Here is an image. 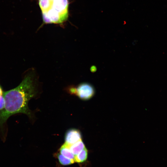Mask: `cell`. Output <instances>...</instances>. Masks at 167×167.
Returning a JSON list of instances; mask_svg holds the SVG:
<instances>
[{
	"label": "cell",
	"mask_w": 167,
	"mask_h": 167,
	"mask_svg": "<svg viewBox=\"0 0 167 167\" xmlns=\"http://www.w3.org/2000/svg\"><path fill=\"white\" fill-rule=\"evenodd\" d=\"M40 82L34 69H30L17 87L4 92V104L0 111V127L11 116L19 113L32 117L28 107L29 101L36 94Z\"/></svg>",
	"instance_id": "obj_1"
},
{
	"label": "cell",
	"mask_w": 167,
	"mask_h": 167,
	"mask_svg": "<svg viewBox=\"0 0 167 167\" xmlns=\"http://www.w3.org/2000/svg\"><path fill=\"white\" fill-rule=\"evenodd\" d=\"M47 11L41 12L44 24H60L66 21L68 17V0H50Z\"/></svg>",
	"instance_id": "obj_2"
},
{
	"label": "cell",
	"mask_w": 167,
	"mask_h": 167,
	"mask_svg": "<svg viewBox=\"0 0 167 167\" xmlns=\"http://www.w3.org/2000/svg\"><path fill=\"white\" fill-rule=\"evenodd\" d=\"M66 89L70 94L76 95L83 100L91 99L95 93L93 87L87 83H82L76 86H70Z\"/></svg>",
	"instance_id": "obj_3"
},
{
	"label": "cell",
	"mask_w": 167,
	"mask_h": 167,
	"mask_svg": "<svg viewBox=\"0 0 167 167\" xmlns=\"http://www.w3.org/2000/svg\"><path fill=\"white\" fill-rule=\"evenodd\" d=\"M81 136V133L79 130L70 129L65 134V143L69 145H71L82 139Z\"/></svg>",
	"instance_id": "obj_4"
},
{
	"label": "cell",
	"mask_w": 167,
	"mask_h": 167,
	"mask_svg": "<svg viewBox=\"0 0 167 167\" xmlns=\"http://www.w3.org/2000/svg\"><path fill=\"white\" fill-rule=\"evenodd\" d=\"M59 153L63 156L74 161L75 155L71 151L69 145L65 143L60 148Z\"/></svg>",
	"instance_id": "obj_5"
},
{
	"label": "cell",
	"mask_w": 167,
	"mask_h": 167,
	"mask_svg": "<svg viewBox=\"0 0 167 167\" xmlns=\"http://www.w3.org/2000/svg\"><path fill=\"white\" fill-rule=\"evenodd\" d=\"M69 147L71 151L75 156L86 148L82 139L69 145Z\"/></svg>",
	"instance_id": "obj_6"
},
{
	"label": "cell",
	"mask_w": 167,
	"mask_h": 167,
	"mask_svg": "<svg viewBox=\"0 0 167 167\" xmlns=\"http://www.w3.org/2000/svg\"><path fill=\"white\" fill-rule=\"evenodd\" d=\"M88 156V151L85 148L76 155L75 156L74 161L78 163H83L86 161Z\"/></svg>",
	"instance_id": "obj_7"
},
{
	"label": "cell",
	"mask_w": 167,
	"mask_h": 167,
	"mask_svg": "<svg viewBox=\"0 0 167 167\" xmlns=\"http://www.w3.org/2000/svg\"><path fill=\"white\" fill-rule=\"evenodd\" d=\"M56 156L60 163L63 165H70L75 162L74 160L63 156L60 153L57 154Z\"/></svg>",
	"instance_id": "obj_8"
},
{
	"label": "cell",
	"mask_w": 167,
	"mask_h": 167,
	"mask_svg": "<svg viewBox=\"0 0 167 167\" xmlns=\"http://www.w3.org/2000/svg\"><path fill=\"white\" fill-rule=\"evenodd\" d=\"M4 92L0 85V111L3 108L4 104Z\"/></svg>",
	"instance_id": "obj_9"
},
{
	"label": "cell",
	"mask_w": 167,
	"mask_h": 167,
	"mask_svg": "<svg viewBox=\"0 0 167 167\" xmlns=\"http://www.w3.org/2000/svg\"><path fill=\"white\" fill-rule=\"evenodd\" d=\"M96 69V67L95 66H93L91 68V70L92 72H95Z\"/></svg>",
	"instance_id": "obj_10"
}]
</instances>
